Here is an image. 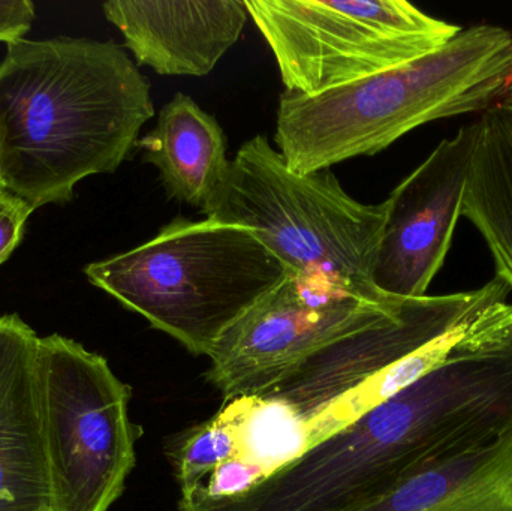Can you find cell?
<instances>
[{
	"instance_id": "obj_1",
	"label": "cell",
	"mask_w": 512,
	"mask_h": 511,
	"mask_svg": "<svg viewBox=\"0 0 512 511\" xmlns=\"http://www.w3.org/2000/svg\"><path fill=\"white\" fill-rule=\"evenodd\" d=\"M512 426V333L474 339L429 374L236 497L180 495V511H352Z\"/></svg>"
},
{
	"instance_id": "obj_2",
	"label": "cell",
	"mask_w": 512,
	"mask_h": 511,
	"mask_svg": "<svg viewBox=\"0 0 512 511\" xmlns=\"http://www.w3.org/2000/svg\"><path fill=\"white\" fill-rule=\"evenodd\" d=\"M480 290L405 299L397 311L301 360L273 386L216 413L236 432L237 458L262 480L393 398L480 335L483 306L508 296Z\"/></svg>"
},
{
	"instance_id": "obj_3",
	"label": "cell",
	"mask_w": 512,
	"mask_h": 511,
	"mask_svg": "<svg viewBox=\"0 0 512 511\" xmlns=\"http://www.w3.org/2000/svg\"><path fill=\"white\" fill-rule=\"evenodd\" d=\"M155 116L150 84L116 42L20 38L0 62V180L33 210L114 173Z\"/></svg>"
},
{
	"instance_id": "obj_4",
	"label": "cell",
	"mask_w": 512,
	"mask_h": 511,
	"mask_svg": "<svg viewBox=\"0 0 512 511\" xmlns=\"http://www.w3.org/2000/svg\"><path fill=\"white\" fill-rule=\"evenodd\" d=\"M512 104V33L480 24L438 50L318 95L283 93L274 141L289 170L309 174L373 156L412 129Z\"/></svg>"
},
{
	"instance_id": "obj_5",
	"label": "cell",
	"mask_w": 512,
	"mask_h": 511,
	"mask_svg": "<svg viewBox=\"0 0 512 511\" xmlns=\"http://www.w3.org/2000/svg\"><path fill=\"white\" fill-rule=\"evenodd\" d=\"M84 273L153 329L209 357L222 333L291 272L249 228L177 216L149 242Z\"/></svg>"
},
{
	"instance_id": "obj_6",
	"label": "cell",
	"mask_w": 512,
	"mask_h": 511,
	"mask_svg": "<svg viewBox=\"0 0 512 511\" xmlns=\"http://www.w3.org/2000/svg\"><path fill=\"white\" fill-rule=\"evenodd\" d=\"M206 218L254 231L292 275L370 302H390L373 284L387 206L346 194L331 170L300 174L264 135L246 141Z\"/></svg>"
},
{
	"instance_id": "obj_7",
	"label": "cell",
	"mask_w": 512,
	"mask_h": 511,
	"mask_svg": "<svg viewBox=\"0 0 512 511\" xmlns=\"http://www.w3.org/2000/svg\"><path fill=\"white\" fill-rule=\"evenodd\" d=\"M39 410L51 511H108L137 464L132 390L107 360L62 335L38 339Z\"/></svg>"
},
{
	"instance_id": "obj_8",
	"label": "cell",
	"mask_w": 512,
	"mask_h": 511,
	"mask_svg": "<svg viewBox=\"0 0 512 511\" xmlns=\"http://www.w3.org/2000/svg\"><path fill=\"white\" fill-rule=\"evenodd\" d=\"M285 92L318 95L438 50L462 27L405 0H245Z\"/></svg>"
},
{
	"instance_id": "obj_9",
	"label": "cell",
	"mask_w": 512,
	"mask_h": 511,
	"mask_svg": "<svg viewBox=\"0 0 512 511\" xmlns=\"http://www.w3.org/2000/svg\"><path fill=\"white\" fill-rule=\"evenodd\" d=\"M405 299L370 302L289 273L216 341L206 378L224 402L273 386L325 345L372 326Z\"/></svg>"
},
{
	"instance_id": "obj_10",
	"label": "cell",
	"mask_w": 512,
	"mask_h": 511,
	"mask_svg": "<svg viewBox=\"0 0 512 511\" xmlns=\"http://www.w3.org/2000/svg\"><path fill=\"white\" fill-rule=\"evenodd\" d=\"M477 122L442 141L388 200L373 284L399 299L426 296L444 264L462 216Z\"/></svg>"
},
{
	"instance_id": "obj_11",
	"label": "cell",
	"mask_w": 512,
	"mask_h": 511,
	"mask_svg": "<svg viewBox=\"0 0 512 511\" xmlns=\"http://www.w3.org/2000/svg\"><path fill=\"white\" fill-rule=\"evenodd\" d=\"M102 9L138 65L156 74L194 77L215 69L249 17L245 0H108Z\"/></svg>"
},
{
	"instance_id": "obj_12",
	"label": "cell",
	"mask_w": 512,
	"mask_h": 511,
	"mask_svg": "<svg viewBox=\"0 0 512 511\" xmlns=\"http://www.w3.org/2000/svg\"><path fill=\"white\" fill-rule=\"evenodd\" d=\"M38 339L17 314L0 317V511H51Z\"/></svg>"
},
{
	"instance_id": "obj_13",
	"label": "cell",
	"mask_w": 512,
	"mask_h": 511,
	"mask_svg": "<svg viewBox=\"0 0 512 511\" xmlns=\"http://www.w3.org/2000/svg\"><path fill=\"white\" fill-rule=\"evenodd\" d=\"M144 161L155 165L168 197L206 213L230 173L227 137L212 114L191 96L177 93L156 125L137 141Z\"/></svg>"
},
{
	"instance_id": "obj_14",
	"label": "cell",
	"mask_w": 512,
	"mask_h": 511,
	"mask_svg": "<svg viewBox=\"0 0 512 511\" xmlns=\"http://www.w3.org/2000/svg\"><path fill=\"white\" fill-rule=\"evenodd\" d=\"M352 511H512V426L486 446L424 468Z\"/></svg>"
},
{
	"instance_id": "obj_15",
	"label": "cell",
	"mask_w": 512,
	"mask_h": 511,
	"mask_svg": "<svg viewBox=\"0 0 512 511\" xmlns=\"http://www.w3.org/2000/svg\"><path fill=\"white\" fill-rule=\"evenodd\" d=\"M477 128L462 216L486 240L496 278L512 290V105L484 111Z\"/></svg>"
},
{
	"instance_id": "obj_16",
	"label": "cell",
	"mask_w": 512,
	"mask_h": 511,
	"mask_svg": "<svg viewBox=\"0 0 512 511\" xmlns=\"http://www.w3.org/2000/svg\"><path fill=\"white\" fill-rule=\"evenodd\" d=\"M237 453L236 432L216 414L183 432L168 449L182 494H189L203 485L216 468L236 458Z\"/></svg>"
},
{
	"instance_id": "obj_17",
	"label": "cell",
	"mask_w": 512,
	"mask_h": 511,
	"mask_svg": "<svg viewBox=\"0 0 512 511\" xmlns=\"http://www.w3.org/2000/svg\"><path fill=\"white\" fill-rule=\"evenodd\" d=\"M35 210L15 197L5 188H0V266L11 257L24 236L27 219Z\"/></svg>"
},
{
	"instance_id": "obj_18",
	"label": "cell",
	"mask_w": 512,
	"mask_h": 511,
	"mask_svg": "<svg viewBox=\"0 0 512 511\" xmlns=\"http://www.w3.org/2000/svg\"><path fill=\"white\" fill-rule=\"evenodd\" d=\"M35 20V5L30 0H0V42L24 38Z\"/></svg>"
},
{
	"instance_id": "obj_19",
	"label": "cell",
	"mask_w": 512,
	"mask_h": 511,
	"mask_svg": "<svg viewBox=\"0 0 512 511\" xmlns=\"http://www.w3.org/2000/svg\"><path fill=\"white\" fill-rule=\"evenodd\" d=\"M0 188H3V186H2V180H0Z\"/></svg>"
}]
</instances>
